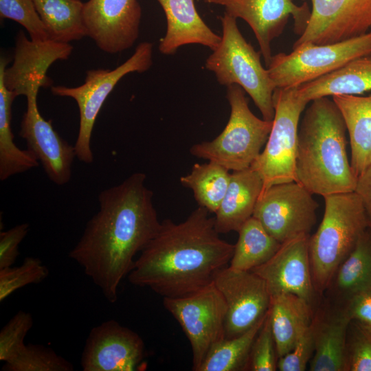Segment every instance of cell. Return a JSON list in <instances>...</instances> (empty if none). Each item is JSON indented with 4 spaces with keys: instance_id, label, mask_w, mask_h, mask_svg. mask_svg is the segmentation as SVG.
I'll use <instances>...</instances> for the list:
<instances>
[{
    "instance_id": "1",
    "label": "cell",
    "mask_w": 371,
    "mask_h": 371,
    "mask_svg": "<svg viewBox=\"0 0 371 371\" xmlns=\"http://www.w3.org/2000/svg\"><path fill=\"white\" fill-rule=\"evenodd\" d=\"M146 178L135 172L101 191L98 212L69 253L111 303L117 301L120 284L132 270L135 255L161 226Z\"/></svg>"
},
{
    "instance_id": "2",
    "label": "cell",
    "mask_w": 371,
    "mask_h": 371,
    "mask_svg": "<svg viewBox=\"0 0 371 371\" xmlns=\"http://www.w3.org/2000/svg\"><path fill=\"white\" fill-rule=\"evenodd\" d=\"M210 214L199 206L182 222L161 221L135 260L128 281L163 297L185 296L211 283L229 263L234 245L220 237Z\"/></svg>"
},
{
    "instance_id": "3",
    "label": "cell",
    "mask_w": 371,
    "mask_h": 371,
    "mask_svg": "<svg viewBox=\"0 0 371 371\" xmlns=\"http://www.w3.org/2000/svg\"><path fill=\"white\" fill-rule=\"evenodd\" d=\"M347 129L328 97L315 99L299 124L296 181L313 194L355 192L357 178L347 154Z\"/></svg>"
},
{
    "instance_id": "4",
    "label": "cell",
    "mask_w": 371,
    "mask_h": 371,
    "mask_svg": "<svg viewBox=\"0 0 371 371\" xmlns=\"http://www.w3.org/2000/svg\"><path fill=\"white\" fill-rule=\"evenodd\" d=\"M324 199L322 222L309 237L311 273L317 295L328 289L338 267L369 227L362 201L355 191L329 194Z\"/></svg>"
},
{
    "instance_id": "5",
    "label": "cell",
    "mask_w": 371,
    "mask_h": 371,
    "mask_svg": "<svg viewBox=\"0 0 371 371\" xmlns=\"http://www.w3.org/2000/svg\"><path fill=\"white\" fill-rule=\"evenodd\" d=\"M219 19L221 40L206 59L205 68L214 74L220 85L240 86L251 98L263 119L273 120L276 86L261 63L260 51H256L243 37L236 18L225 12Z\"/></svg>"
},
{
    "instance_id": "6",
    "label": "cell",
    "mask_w": 371,
    "mask_h": 371,
    "mask_svg": "<svg viewBox=\"0 0 371 371\" xmlns=\"http://www.w3.org/2000/svg\"><path fill=\"white\" fill-rule=\"evenodd\" d=\"M226 98L231 111L225 127L214 139L192 146L190 153L228 170H242L249 168L260 154L273 120L260 119L251 111L245 91L238 85L227 87Z\"/></svg>"
},
{
    "instance_id": "7",
    "label": "cell",
    "mask_w": 371,
    "mask_h": 371,
    "mask_svg": "<svg viewBox=\"0 0 371 371\" xmlns=\"http://www.w3.org/2000/svg\"><path fill=\"white\" fill-rule=\"evenodd\" d=\"M153 43H140L133 55L113 69H94L86 72L85 82L76 87L52 86L54 95L69 97L77 103L80 114L78 134L74 145L76 157L85 164L93 160L91 148L93 128L105 100L126 75L143 73L153 65Z\"/></svg>"
},
{
    "instance_id": "8",
    "label": "cell",
    "mask_w": 371,
    "mask_h": 371,
    "mask_svg": "<svg viewBox=\"0 0 371 371\" xmlns=\"http://www.w3.org/2000/svg\"><path fill=\"white\" fill-rule=\"evenodd\" d=\"M370 52L371 30L340 42L300 45L289 54L272 56L267 69L276 88H291L333 72Z\"/></svg>"
},
{
    "instance_id": "9",
    "label": "cell",
    "mask_w": 371,
    "mask_h": 371,
    "mask_svg": "<svg viewBox=\"0 0 371 371\" xmlns=\"http://www.w3.org/2000/svg\"><path fill=\"white\" fill-rule=\"evenodd\" d=\"M273 102L275 113L270 134L264 150L250 166L262 179V192L274 184L296 181L300 119L308 104L298 96L295 87L276 88Z\"/></svg>"
},
{
    "instance_id": "10",
    "label": "cell",
    "mask_w": 371,
    "mask_h": 371,
    "mask_svg": "<svg viewBox=\"0 0 371 371\" xmlns=\"http://www.w3.org/2000/svg\"><path fill=\"white\" fill-rule=\"evenodd\" d=\"M163 305L188 339L192 370L196 371L210 348L225 339L227 306L224 297L212 281L189 295L163 297Z\"/></svg>"
},
{
    "instance_id": "11",
    "label": "cell",
    "mask_w": 371,
    "mask_h": 371,
    "mask_svg": "<svg viewBox=\"0 0 371 371\" xmlns=\"http://www.w3.org/2000/svg\"><path fill=\"white\" fill-rule=\"evenodd\" d=\"M318 207L313 194L298 182L282 183L260 193L252 216L282 243L309 234L316 223Z\"/></svg>"
},
{
    "instance_id": "12",
    "label": "cell",
    "mask_w": 371,
    "mask_h": 371,
    "mask_svg": "<svg viewBox=\"0 0 371 371\" xmlns=\"http://www.w3.org/2000/svg\"><path fill=\"white\" fill-rule=\"evenodd\" d=\"M72 50L69 43L34 41L20 30L15 38L12 64L6 67L10 59L0 58V73L5 87L16 96L37 98L41 88L52 86L53 81L47 75L49 67L57 60L68 59Z\"/></svg>"
},
{
    "instance_id": "13",
    "label": "cell",
    "mask_w": 371,
    "mask_h": 371,
    "mask_svg": "<svg viewBox=\"0 0 371 371\" xmlns=\"http://www.w3.org/2000/svg\"><path fill=\"white\" fill-rule=\"evenodd\" d=\"M213 282L227 306L225 339L245 333L267 314L271 296L265 280L254 272L227 266L215 273Z\"/></svg>"
},
{
    "instance_id": "14",
    "label": "cell",
    "mask_w": 371,
    "mask_h": 371,
    "mask_svg": "<svg viewBox=\"0 0 371 371\" xmlns=\"http://www.w3.org/2000/svg\"><path fill=\"white\" fill-rule=\"evenodd\" d=\"M218 5L233 17L244 20L253 30L260 51L267 66L271 59V43L283 32L289 19L294 21V30L301 35L306 28L311 9L306 2L296 5L293 0H205Z\"/></svg>"
},
{
    "instance_id": "15",
    "label": "cell",
    "mask_w": 371,
    "mask_h": 371,
    "mask_svg": "<svg viewBox=\"0 0 371 371\" xmlns=\"http://www.w3.org/2000/svg\"><path fill=\"white\" fill-rule=\"evenodd\" d=\"M144 357L142 337L109 319L91 330L80 363L84 371H136L141 370Z\"/></svg>"
},
{
    "instance_id": "16",
    "label": "cell",
    "mask_w": 371,
    "mask_h": 371,
    "mask_svg": "<svg viewBox=\"0 0 371 371\" xmlns=\"http://www.w3.org/2000/svg\"><path fill=\"white\" fill-rule=\"evenodd\" d=\"M309 1L312 8L308 25L293 48L306 43L340 42L371 29V0Z\"/></svg>"
},
{
    "instance_id": "17",
    "label": "cell",
    "mask_w": 371,
    "mask_h": 371,
    "mask_svg": "<svg viewBox=\"0 0 371 371\" xmlns=\"http://www.w3.org/2000/svg\"><path fill=\"white\" fill-rule=\"evenodd\" d=\"M142 8L137 0H89L84 19L89 36L109 54L131 48L139 33Z\"/></svg>"
},
{
    "instance_id": "18",
    "label": "cell",
    "mask_w": 371,
    "mask_h": 371,
    "mask_svg": "<svg viewBox=\"0 0 371 371\" xmlns=\"http://www.w3.org/2000/svg\"><path fill=\"white\" fill-rule=\"evenodd\" d=\"M309 237L302 234L282 243L269 260L251 270L265 280L270 296L292 293L313 305L317 294L313 282Z\"/></svg>"
},
{
    "instance_id": "19",
    "label": "cell",
    "mask_w": 371,
    "mask_h": 371,
    "mask_svg": "<svg viewBox=\"0 0 371 371\" xmlns=\"http://www.w3.org/2000/svg\"><path fill=\"white\" fill-rule=\"evenodd\" d=\"M19 135L25 139L27 149L41 163L49 179L58 186L67 183L71 165L76 157L74 146L63 139L54 130L51 120L40 113L37 98L27 99V109Z\"/></svg>"
},
{
    "instance_id": "20",
    "label": "cell",
    "mask_w": 371,
    "mask_h": 371,
    "mask_svg": "<svg viewBox=\"0 0 371 371\" xmlns=\"http://www.w3.org/2000/svg\"><path fill=\"white\" fill-rule=\"evenodd\" d=\"M166 19V32L161 38L159 50L171 55L186 45L199 44L212 51L219 44L221 36L204 22L197 12L194 0H156Z\"/></svg>"
},
{
    "instance_id": "21",
    "label": "cell",
    "mask_w": 371,
    "mask_h": 371,
    "mask_svg": "<svg viewBox=\"0 0 371 371\" xmlns=\"http://www.w3.org/2000/svg\"><path fill=\"white\" fill-rule=\"evenodd\" d=\"M351 319L344 306L317 312L312 320L315 350L311 371H346V340Z\"/></svg>"
},
{
    "instance_id": "22",
    "label": "cell",
    "mask_w": 371,
    "mask_h": 371,
    "mask_svg": "<svg viewBox=\"0 0 371 371\" xmlns=\"http://www.w3.org/2000/svg\"><path fill=\"white\" fill-rule=\"evenodd\" d=\"M262 188L261 177L251 167L232 171L227 190L214 214L215 227L219 234L238 232L253 216Z\"/></svg>"
},
{
    "instance_id": "23",
    "label": "cell",
    "mask_w": 371,
    "mask_h": 371,
    "mask_svg": "<svg viewBox=\"0 0 371 371\" xmlns=\"http://www.w3.org/2000/svg\"><path fill=\"white\" fill-rule=\"evenodd\" d=\"M269 318L278 358L288 353L311 325L313 305L292 293L271 296Z\"/></svg>"
},
{
    "instance_id": "24",
    "label": "cell",
    "mask_w": 371,
    "mask_h": 371,
    "mask_svg": "<svg viewBox=\"0 0 371 371\" xmlns=\"http://www.w3.org/2000/svg\"><path fill=\"white\" fill-rule=\"evenodd\" d=\"M349 135L350 164L357 178L371 166V95H334Z\"/></svg>"
},
{
    "instance_id": "25",
    "label": "cell",
    "mask_w": 371,
    "mask_h": 371,
    "mask_svg": "<svg viewBox=\"0 0 371 371\" xmlns=\"http://www.w3.org/2000/svg\"><path fill=\"white\" fill-rule=\"evenodd\" d=\"M298 96L309 103L334 95H359L371 91V52L326 76L295 87Z\"/></svg>"
},
{
    "instance_id": "26",
    "label": "cell",
    "mask_w": 371,
    "mask_h": 371,
    "mask_svg": "<svg viewBox=\"0 0 371 371\" xmlns=\"http://www.w3.org/2000/svg\"><path fill=\"white\" fill-rule=\"evenodd\" d=\"M49 40L69 43L88 36L81 0H34Z\"/></svg>"
},
{
    "instance_id": "27",
    "label": "cell",
    "mask_w": 371,
    "mask_h": 371,
    "mask_svg": "<svg viewBox=\"0 0 371 371\" xmlns=\"http://www.w3.org/2000/svg\"><path fill=\"white\" fill-rule=\"evenodd\" d=\"M341 304L359 293L371 290V227H368L338 267L329 286ZM328 288V289H329Z\"/></svg>"
},
{
    "instance_id": "28",
    "label": "cell",
    "mask_w": 371,
    "mask_h": 371,
    "mask_svg": "<svg viewBox=\"0 0 371 371\" xmlns=\"http://www.w3.org/2000/svg\"><path fill=\"white\" fill-rule=\"evenodd\" d=\"M17 96L5 85L0 73V180L27 171L39 161L28 149L21 150L14 143L11 129L12 105Z\"/></svg>"
},
{
    "instance_id": "29",
    "label": "cell",
    "mask_w": 371,
    "mask_h": 371,
    "mask_svg": "<svg viewBox=\"0 0 371 371\" xmlns=\"http://www.w3.org/2000/svg\"><path fill=\"white\" fill-rule=\"evenodd\" d=\"M238 233V238L229 265L235 269L251 271L262 265L282 244L253 216L243 225Z\"/></svg>"
},
{
    "instance_id": "30",
    "label": "cell",
    "mask_w": 371,
    "mask_h": 371,
    "mask_svg": "<svg viewBox=\"0 0 371 371\" xmlns=\"http://www.w3.org/2000/svg\"><path fill=\"white\" fill-rule=\"evenodd\" d=\"M214 161L194 164L190 172L180 178V183L191 189L199 206L215 214L227 190L230 174Z\"/></svg>"
},
{
    "instance_id": "31",
    "label": "cell",
    "mask_w": 371,
    "mask_h": 371,
    "mask_svg": "<svg viewBox=\"0 0 371 371\" xmlns=\"http://www.w3.org/2000/svg\"><path fill=\"white\" fill-rule=\"evenodd\" d=\"M267 313L245 333L233 338L224 339L215 344L196 371L247 370L252 344Z\"/></svg>"
},
{
    "instance_id": "32",
    "label": "cell",
    "mask_w": 371,
    "mask_h": 371,
    "mask_svg": "<svg viewBox=\"0 0 371 371\" xmlns=\"http://www.w3.org/2000/svg\"><path fill=\"white\" fill-rule=\"evenodd\" d=\"M3 371H72L73 365L50 348L29 344L12 361L2 366Z\"/></svg>"
},
{
    "instance_id": "33",
    "label": "cell",
    "mask_w": 371,
    "mask_h": 371,
    "mask_svg": "<svg viewBox=\"0 0 371 371\" xmlns=\"http://www.w3.org/2000/svg\"><path fill=\"white\" fill-rule=\"evenodd\" d=\"M49 275L48 268L36 257H26L18 267L0 269V302H3L18 289L44 280Z\"/></svg>"
},
{
    "instance_id": "34",
    "label": "cell",
    "mask_w": 371,
    "mask_h": 371,
    "mask_svg": "<svg viewBox=\"0 0 371 371\" xmlns=\"http://www.w3.org/2000/svg\"><path fill=\"white\" fill-rule=\"evenodd\" d=\"M0 17L13 20L27 32L34 41L49 40L34 0H0Z\"/></svg>"
},
{
    "instance_id": "35",
    "label": "cell",
    "mask_w": 371,
    "mask_h": 371,
    "mask_svg": "<svg viewBox=\"0 0 371 371\" xmlns=\"http://www.w3.org/2000/svg\"><path fill=\"white\" fill-rule=\"evenodd\" d=\"M346 371H371V328L355 321L348 330Z\"/></svg>"
},
{
    "instance_id": "36",
    "label": "cell",
    "mask_w": 371,
    "mask_h": 371,
    "mask_svg": "<svg viewBox=\"0 0 371 371\" xmlns=\"http://www.w3.org/2000/svg\"><path fill=\"white\" fill-rule=\"evenodd\" d=\"M33 326L31 313L18 311L0 331V361H12L25 346L24 341Z\"/></svg>"
},
{
    "instance_id": "37",
    "label": "cell",
    "mask_w": 371,
    "mask_h": 371,
    "mask_svg": "<svg viewBox=\"0 0 371 371\" xmlns=\"http://www.w3.org/2000/svg\"><path fill=\"white\" fill-rule=\"evenodd\" d=\"M278 359L268 311L265 320L252 344L247 370L276 371L278 369Z\"/></svg>"
},
{
    "instance_id": "38",
    "label": "cell",
    "mask_w": 371,
    "mask_h": 371,
    "mask_svg": "<svg viewBox=\"0 0 371 371\" xmlns=\"http://www.w3.org/2000/svg\"><path fill=\"white\" fill-rule=\"evenodd\" d=\"M314 333L312 322L301 335L294 347L286 355L278 359L280 371H304L313 355Z\"/></svg>"
},
{
    "instance_id": "39",
    "label": "cell",
    "mask_w": 371,
    "mask_h": 371,
    "mask_svg": "<svg viewBox=\"0 0 371 371\" xmlns=\"http://www.w3.org/2000/svg\"><path fill=\"white\" fill-rule=\"evenodd\" d=\"M28 223H21L0 233V269L12 266L19 254V247L29 231Z\"/></svg>"
},
{
    "instance_id": "40",
    "label": "cell",
    "mask_w": 371,
    "mask_h": 371,
    "mask_svg": "<svg viewBox=\"0 0 371 371\" xmlns=\"http://www.w3.org/2000/svg\"><path fill=\"white\" fill-rule=\"evenodd\" d=\"M344 304L351 321L371 328V290L354 295Z\"/></svg>"
},
{
    "instance_id": "41",
    "label": "cell",
    "mask_w": 371,
    "mask_h": 371,
    "mask_svg": "<svg viewBox=\"0 0 371 371\" xmlns=\"http://www.w3.org/2000/svg\"><path fill=\"white\" fill-rule=\"evenodd\" d=\"M355 192L362 201L369 227H371V166L358 177Z\"/></svg>"
}]
</instances>
